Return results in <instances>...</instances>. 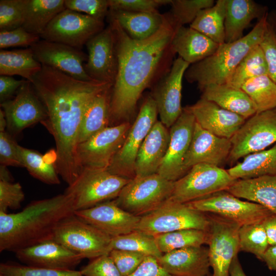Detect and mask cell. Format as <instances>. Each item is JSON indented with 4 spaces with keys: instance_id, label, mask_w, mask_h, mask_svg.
Returning <instances> with one entry per match:
<instances>
[{
    "instance_id": "obj_1",
    "label": "cell",
    "mask_w": 276,
    "mask_h": 276,
    "mask_svg": "<svg viewBox=\"0 0 276 276\" xmlns=\"http://www.w3.org/2000/svg\"><path fill=\"white\" fill-rule=\"evenodd\" d=\"M31 83L47 112L41 124L55 141L57 172L70 185L82 170L77 148L84 115L94 98L113 85L80 80L44 65Z\"/></svg>"
},
{
    "instance_id": "obj_2",
    "label": "cell",
    "mask_w": 276,
    "mask_h": 276,
    "mask_svg": "<svg viewBox=\"0 0 276 276\" xmlns=\"http://www.w3.org/2000/svg\"><path fill=\"white\" fill-rule=\"evenodd\" d=\"M118 61L117 73L111 89V122L127 121L134 113L142 93L149 87L169 53L177 29L168 15L160 29L151 37L135 40L118 22L110 18Z\"/></svg>"
},
{
    "instance_id": "obj_3",
    "label": "cell",
    "mask_w": 276,
    "mask_h": 276,
    "mask_svg": "<svg viewBox=\"0 0 276 276\" xmlns=\"http://www.w3.org/2000/svg\"><path fill=\"white\" fill-rule=\"evenodd\" d=\"M74 212L72 198L64 193L33 201L16 213L0 212V251L15 252L52 240L58 225Z\"/></svg>"
},
{
    "instance_id": "obj_4",
    "label": "cell",
    "mask_w": 276,
    "mask_h": 276,
    "mask_svg": "<svg viewBox=\"0 0 276 276\" xmlns=\"http://www.w3.org/2000/svg\"><path fill=\"white\" fill-rule=\"evenodd\" d=\"M268 20L267 14L239 40L219 44L211 55L191 64L185 74L186 80L190 83H196L200 90L211 84H226L241 60L260 44Z\"/></svg>"
},
{
    "instance_id": "obj_5",
    "label": "cell",
    "mask_w": 276,
    "mask_h": 276,
    "mask_svg": "<svg viewBox=\"0 0 276 276\" xmlns=\"http://www.w3.org/2000/svg\"><path fill=\"white\" fill-rule=\"evenodd\" d=\"M130 180L107 170L84 168L64 193L72 198L75 212L117 198Z\"/></svg>"
},
{
    "instance_id": "obj_6",
    "label": "cell",
    "mask_w": 276,
    "mask_h": 276,
    "mask_svg": "<svg viewBox=\"0 0 276 276\" xmlns=\"http://www.w3.org/2000/svg\"><path fill=\"white\" fill-rule=\"evenodd\" d=\"M174 183L158 173L135 176L124 186L114 201L125 211L142 217L170 198Z\"/></svg>"
},
{
    "instance_id": "obj_7",
    "label": "cell",
    "mask_w": 276,
    "mask_h": 276,
    "mask_svg": "<svg viewBox=\"0 0 276 276\" xmlns=\"http://www.w3.org/2000/svg\"><path fill=\"white\" fill-rule=\"evenodd\" d=\"M209 226L207 213L170 198L155 210L141 217L136 230L154 237L186 229L208 231Z\"/></svg>"
},
{
    "instance_id": "obj_8",
    "label": "cell",
    "mask_w": 276,
    "mask_h": 276,
    "mask_svg": "<svg viewBox=\"0 0 276 276\" xmlns=\"http://www.w3.org/2000/svg\"><path fill=\"white\" fill-rule=\"evenodd\" d=\"M111 238L73 214L58 225L52 240L83 259L92 260L109 254Z\"/></svg>"
},
{
    "instance_id": "obj_9",
    "label": "cell",
    "mask_w": 276,
    "mask_h": 276,
    "mask_svg": "<svg viewBox=\"0 0 276 276\" xmlns=\"http://www.w3.org/2000/svg\"><path fill=\"white\" fill-rule=\"evenodd\" d=\"M237 180L221 167L198 164L174 182L170 199L178 202L188 203L226 190Z\"/></svg>"
},
{
    "instance_id": "obj_10",
    "label": "cell",
    "mask_w": 276,
    "mask_h": 276,
    "mask_svg": "<svg viewBox=\"0 0 276 276\" xmlns=\"http://www.w3.org/2000/svg\"><path fill=\"white\" fill-rule=\"evenodd\" d=\"M158 111L152 96L146 97L131 125L125 140L107 169L111 173L132 179L135 177L139 150L148 133L157 121Z\"/></svg>"
},
{
    "instance_id": "obj_11",
    "label": "cell",
    "mask_w": 276,
    "mask_h": 276,
    "mask_svg": "<svg viewBox=\"0 0 276 276\" xmlns=\"http://www.w3.org/2000/svg\"><path fill=\"white\" fill-rule=\"evenodd\" d=\"M230 140L232 148L227 162L231 165L276 143V107L247 119Z\"/></svg>"
},
{
    "instance_id": "obj_12",
    "label": "cell",
    "mask_w": 276,
    "mask_h": 276,
    "mask_svg": "<svg viewBox=\"0 0 276 276\" xmlns=\"http://www.w3.org/2000/svg\"><path fill=\"white\" fill-rule=\"evenodd\" d=\"M186 203L197 211L217 215L241 226L263 222L273 214L259 204L242 200L226 190Z\"/></svg>"
},
{
    "instance_id": "obj_13",
    "label": "cell",
    "mask_w": 276,
    "mask_h": 276,
    "mask_svg": "<svg viewBox=\"0 0 276 276\" xmlns=\"http://www.w3.org/2000/svg\"><path fill=\"white\" fill-rule=\"evenodd\" d=\"M131 126L128 121L109 126L79 143L77 154L82 170H107L123 145Z\"/></svg>"
},
{
    "instance_id": "obj_14",
    "label": "cell",
    "mask_w": 276,
    "mask_h": 276,
    "mask_svg": "<svg viewBox=\"0 0 276 276\" xmlns=\"http://www.w3.org/2000/svg\"><path fill=\"white\" fill-rule=\"evenodd\" d=\"M104 26L103 21L65 8L50 22L40 37L80 50L92 37L103 30Z\"/></svg>"
},
{
    "instance_id": "obj_15",
    "label": "cell",
    "mask_w": 276,
    "mask_h": 276,
    "mask_svg": "<svg viewBox=\"0 0 276 276\" xmlns=\"http://www.w3.org/2000/svg\"><path fill=\"white\" fill-rule=\"evenodd\" d=\"M210 219L208 245L212 276H228L231 264L239 251L238 224L207 213Z\"/></svg>"
},
{
    "instance_id": "obj_16",
    "label": "cell",
    "mask_w": 276,
    "mask_h": 276,
    "mask_svg": "<svg viewBox=\"0 0 276 276\" xmlns=\"http://www.w3.org/2000/svg\"><path fill=\"white\" fill-rule=\"evenodd\" d=\"M196 121L186 108L169 130L170 139L166 155L157 173L166 179L175 182L187 173L184 162L189 150Z\"/></svg>"
},
{
    "instance_id": "obj_17",
    "label": "cell",
    "mask_w": 276,
    "mask_h": 276,
    "mask_svg": "<svg viewBox=\"0 0 276 276\" xmlns=\"http://www.w3.org/2000/svg\"><path fill=\"white\" fill-rule=\"evenodd\" d=\"M1 107L5 113L7 128L13 134H18L26 128L41 123L47 118L45 107L28 80L13 99L1 103Z\"/></svg>"
},
{
    "instance_id": "obj_18",
    "label": "cell",
    "mask_w": 276,
    "mask_h": 276,
    "mask_svg": "<svg viewBox=\"0 0 276 276\" xmlns=\"http://www.w3.org/2000/svg\"><path fill=\"white\" fill-rule=\"evenodd\" d=\"M87 60L84 69L94 81L113 84L118 68L115 38L109 25L86 43Z\"/></svg>"
},
{
    "instance_id": "obj_19",
    "label": "cell",
    "mask_w": 276,
    "mask_h": 276,
    "mask_svg": "<svg viewBox=\"0 0 276 276\" xmlns=\"http://www.w3.org/2000/svg\"><path fill=\"white\" fill-rule=\"evenodd\" d=\"M35 59L48 66L82 81H94L84 69L87 55L81 50L68 45L40 40L30 47Z\"/></svg>"
},
{
    "instance_id": "obj_20",
    "label": "cell",
    "mask_w": 276,
    "mask_h": 276,
    "mask_svg": "<svg viewBox=\"0 0 276 276\" xmlns=\"http://www.w3.org/2000/svg\"><path fill=\"white\" fill-rule=\"evenodd\" d=\"M190 65L178 57L152 95L156 104L160 121L168 128L173 125L182 112V79Z\"/></svg>"
},
{
    "instance_id": "obj_21",
    "label": "cell",
    "mask_w": 276,
    "mask_h": 276,
    "mask_svg": "<svg viewBox=\"0 0 276 276\" xmlns=\"http://www.w3.org/2000/svg\"><path fill=\"white\" fill-rule=\"evenodd\" d=\"M83 221L114 237L136 230L141 217L131 214L119 206L114 200L91 208L75 211Z\"/></svg>"
},
{
    "instance_id": "obj_22",
    "label": "cell",
    "mask_w": 276,
    "mask_h": 276,
    "mask_svg": "<svg viewBox=\"0 0 276 276\" xmlns=\"http://www.w3.org/2000/svg\"><path fill=\"white\" fill-rule=\"evenodd\" d=\"M232 148L230 139L214 135L195 122L184 167L187 173L198 164L221 167L227 162Z\"/></svg>"
},
{
    "instance_id": "obj_23",
    "label": "cell",
    "mask_w": 276,
    "mask_h": 276,
    "mask_svg": "<svg viewBox=\"0 0 276 276\" xmlns=\"http://www.w3.org/2000/svg\"><path fill=\"white\" fill-rule=\"evenodd\" d=\"M15 253L16 258L26 265L55 269H75L83 259L53 240L20 249Z\"/></svg>"
},
{
    "instance_id": "obj_24",
    "label": "cell",
    "mask_w": 276,
    "mask_h": 276,
    "mask_svg": "<svg viewBox=\"0 0 276 276\" xmlns=\"http://www.w3.org/2000/svg\"><path fill=\"white\" fill-rule=\"evenodd\" d=\"M204 129L218 136L231 139L246 119L226 110L216 103L200 98L186 107Z\"/></svg>"
},
{
    "instance_id": "obj_25",
    "label": "cell",
    "mask_w": 276,
    "mask_h": 276,
    "mask_svg": "<svg viewBox=\"0 0 276 276\" xmlns=\"http://www.w3.org/2000/svg\"><path fill=\"white\" fill-rule=\"evenodd\" d=\"M159 264L175 276H206L211 268L208 248L202 246L176 249L157 259Z\"/></svg>"
},
{
    "instance_id": "obj_26",
    "label": "cell",
    "mask_w": 276,
    "mask_h": 276,
    "mask_svg": "<svg viewBox=\"0 0 276 276\" xmlns=\"http://www.w3.org/2000/svg\"><path fill=\"white\" fill-rule=\"evenodd\" d=\"M170 139V131L157 121L148 133L137 154L135 176L157 173L166 155Z\"/></svg>"
},
{
    "instance_id": "obj_27",
    "label": "cell",
    "mask_w": 276,
    "mask_h": 276,
    "mask_svg": "<svg viewBox=\"0 0 276 276\" xmlns=\"http://www.w3.org/2000/svg\"><path fill=\"white\" fill-rule=\"evenodd\" d=\"M219 45L202 33L185 26L176 29L171 43L172 52L190 65L211 55Z\"/></svg>"
},
{
    "instance_id": "obj_28",
    "label": "cell",
    "mask_w": 276,
    "mask_h": 276,
    "mask_svg": "<svg viewBox=\"0 0 276 276\" xmlns=\"http://www.w3.org/2000/svg\"><path fill=\"white\" fill-rule=\"evenodd\" d=\"M267 8L252 0H227L224 20L225 42L242 38L244 30L255 19L267 15Z\"/></svg>"
},
{
    "instance_id": "obj_29",
    "label": "cell",
    "mask_w": 276,
    "mask_h": 276,
    "mask_svg": "<svg viewBox=\"0 0 276 276\" xmlns=\"http://www.w3.org/2000/svg\"><path fill=\"white\" fill-rule=\"evenodd\" d=\"M226 191L237 197L259 204L276 214V176L237 179Z\"/></svg>"
},
{
    "instance_id": "obj_30",
    "label": "cell",
    "mask_w": 276,
    "mask_h": 276,
    "mask_svg": "<svg viewBox=\"0 0 276 276\" xmlns=\"http://www.w3.org/2000/svg\"><path fill=\"white\" fill-rule=\"evenodd\" d=\"M110 18L116 20L127 35L135 40L147 39L162 27L166 16L156 12L109 11Z\"/></svg>"
},
{
    "instance_id": "obj_31",
    "label": "cell",
    "mask_w": 276,
    "mask_h": 276,
    "mask_svg": "<svg viewBox=\"0 0 276 276\" xmlns=\"http://www.w3.org/2000/svg\"><path fill=\"white\" fill-rule=\"evenodd\" d=\"M201 90V98L212 101L246 120L257 113L252 101L240 89L222 84L209 85Z\"/></svg>"
},
{
    "instance_id": "obj_32",
    "label": "cell",
    "mask_w": 276,
    "mask_h": 276,
    "mask_svg": "<svg viewBox=\"0 0 276 276\" xmlns=\"http://www.w3.org/2000/svg\"><path fill=\"white\" fill-rule=\"evenodd\" d=\"M111 89L108 88L98 94L89 104L80 125L78 144L109 126Z\"/></svg>"
},
{
    "instance_id": "obj_33",
    "label": "cell",
    "mask_w": 276,
    "mask_h": 276,
    "mask_svg": "<svg viewBox=\"0 0 276 276\" xmlns=\"http://www.w3.org/2000/svg\"><path fill=\"white\" fill-rule=\"evenodd\" d=\"M235 179L276 176V144L271 148L250 153L227 170Z\"/></svg>"
},
{
    "instance_id": "obj_34",
    "label": "cell",
    "mask_w": 276,
    "mask_h": 276,
    "mask_svg": "<svg viewBox=\"0 0 276 276\" xmlns=\"http://www.w3.org/2000/svg\"><path fill=\"white\" fill-rule=\"evenodd\" d=\"M41 68L31 48L0 51V75H18L31 82Z\"/></svg>"
},
{
    "instance_id": "obj_35",
    "label": "cell",
    "mask_w": 276,
    "mask_h": 276,
    "mask_svg": "<svg viewBox=\"0 0 276 276\" xmlns=\"http://www.w3.org/2000/svg\"><path fill=\"white\" fill-rule=\"evenodd\" d=\"M65 0H28L22 27L40 35L50 22L66 8Z\"/></svg>"
},
{
    "instance_id": "obj_36",
    "label": "cell",
    "mask_w": 276,
    "mask_h": 276,
    "mask_svg": "<svg viewBox=\"0 0 276 276\" xmlns=\"http://www.w3.org/2000/svg\"><path fill=\"white\" fill-rule=\"evenodd\" d=\"M226 2L217 0L213 6L202 10L190 27L219 44L224 43Z\"/></svg>"
},
{
    "instance_id": "obj_37",
    "label": "cell",
    "mask_w": 276,
    "mask_h": 276,
    "mask_svg": "<svg viewBox=\"0 0 276 276\" xmlns=\"http://www.w3.org/2000/svg\"><path fill=\"white\" fill-rule=\"evenodd\" d=\"M157 247L163 254L176 249L208 244V231L186 229L154 236Z\"/></svg>"
},
{
    "instance_id": "obj_38",
    "label": "cell",
    "mask_w": 276,
    "mask_h": 276,
    "mask_svg": "<svg viewBox=\"0 0 276 276\" xmlns=\"http://www.w3.org/2000/svg\"><path fill=\"white\" fill-rule=\"evenodd\" d=\"M262 75H268V68L264 53L259 44L241 60L226 84L240 89L247 80Z\"/></svg>"
},
{
    "instance_id": "obj_39",
    "label": "cell",
    "mask_w": 276,
    "mask_h": 276,
    "mask_svg": "<svg viewBox=\"0 0 276 276\" xmlns=\"http://www.w3.org/2000/svg\"><path fill=\"white\" fill-rule=\"evenodd\" d=\"M257 108V113L276 107V84L268 75L247 80L241 86Z\"/></svg>"
},
{
    "instance_id": "obj_40",
    "label": "cell",
    "mask_w": 276,
    "mask_h": 276,
    "mask_svg": "<svg viewBox=\"0 0 276 276\" xmlns=\"http://www.w3.org/2000/svg\"><path fill=\"white\" fill-rule=\"evenodd\" d=\"M19 155L30 174L49 185H59L60 180L55 165L46 160L40 153L18 145Z\"/></svg>"
},
{
    "instance_id": "obj_41",
    "label": "cell",
    "mask_w": 276,
    "mask_h": 276,
    "mask_svg": "<svg viewBox=\"0 0 276 276\" xmlns=\"http://www.w3.org/2000/svg\"><path fill=\"white\" fill-rule=\"evenodd\" d=\"M110 249V251L120 249L134 251L156 259L163 255L157 247L154 237L138 230L112 237Z\"/></svg>"
},
{
    "instance_id": "obj_42",
    "label": "cell",
    "mask_w": 276,
    "mask_h": 276,
    "mask_svg": "<svg viewBox=\"0 0 276 276\" xmlns=\"http://www.w3.org/2000/svg\"><path fill=\"white\" fill-rule=\"evenodd\" d=\"M239 240L240 251L254 254L260 260L269 246L263 222L241 226Z\"/></svg>"
},
{
    "instance_id": "obj_43",
    "label": "cell",
    "mask_w": 276,
    "mask_h": 276,
    "mask_svg": "<svg viewBox=\"0 0 276 276\" xmlns=\"http://www.w3.org/2000/svg\"><path fill=\"white\" fill-rule=\"evenodd\" d=\"M215 3L214 0H171V12L169 16L177 28L190 25L202 10Z\"/></svg>"
},
{
    "instance_id": "obj_44",
    "label": "cell",
    "mask_w": 276,
    "mask_h": 276,
    "mask_svg": "<svg viewBox=\"0 0 276 276\" xmlns=\"http://www.w3.org/2000/svg\"><path fill=\"white\" fill-rule=\"evenodd\" d=\"M0 273L6 276H83L80 270L44 268L11 263H1Z\"/></svg>"
},
{
    "instance_id": "obj_45",
    "label": "cell",
    "mask_w": 276,
    "mask_h": 276,
    "mask_svg": "<svg viewBox=\"0 0 276 276\" xmlns=\"http://www.w3.org/2000/svg\"><path fill=\"white\" fill-rule=\"evenodd\" d=\"M28 0L0 1V31L22 27Z\"/></svg>"
},
{
    "instance_id": "obj_46",
    "label": "cell",
    "mask_w": 276,
    "mask_h": 276,
    "mask_svg": "<svg viewBox=\"0 0 276 276\" xmlns=\"http://www.w3.org/2000/svg\"><path fill=\"white\" fill-rule=\"evenodd\" d=\"M65 7L104 21L109 11L108 0H65Z\"/></svg>"
},
{
    "instance_id": "obj_47",
    "label": "cell",
    "mask_w": 276,
    "mask_h": 276,
    "mask_svg": "<svg viewBox=\"0 0 276 276\" xmlns=\"http://www.w3.org/2000/svg\"><path fill=\"white\" fill-rule=\"evenodd\" d=\"M171 0H108L109 11L134 12H156L163 5L170 4Z\"/></svg>"
},
{
    "instance_id": "obj_48",
    "label": "cell",
    "mask_w": 276,
    "mask_h": 276,
    "mask_svg": "<svg viewBox=\"0 0 276 276\" xmlns=\"http://www.w3.org/2000/svg\"><path fill=\"white\" fill-rule=\"evenodd\" d=\"M108 255L123 276L133 273L147 257L141 253L120 249H112Z\"/></svg>"
},
{
    "instance_id": "obj_49",
    "label": "cell",
    "mask_w": 276,
    "mask_h": 276,
    "mask_svg": "<svg viewBox=\"0 0 276 276\" xmlns=\"http://www.w3.org/2000/svg\"><path fill=\"white\" fill-rule=\"evenodd\" d=\"M24 198L25 194L19 182L0 180V212L7 213L9 209H19Z\"/></svg>"
},
{
    "instance_id": "obj_50",
    "label": "cell",
    "mask_w": 276,
    "mask_h": 276,
    "mask_svg": "<svg viewBox=\"0 0 276 276\" xmlns=\"http://www.w3.org/2000/svg\"><path fill=\"white\" fill-rule=\"evenodd\" d=\"M38 35L31 33L22 27L9 31H0V48L31 47L40 40Z\"/></svg>"
},
{
    "instance_id": "obj_51",
    "label": "cell",
    "mask_w": 276,
    "mask_h": 276,
    "mask_svg": "<svg viewBox=\"0 0 276 276\" xmlns=\"http://www.w3.org/2000/svg\"><path fill=\"white\" fill-rule=\"evenodd\" d=\"M268 68V76L276 84V31L269 20L260 43Z\"/></svg>"
},
{
    "instance_id": "obj_52",
    "label": "cell",
    "mask_w": 276,
    "mask_h": 276,
    "mask_svg": "<svg viewBox=\"0 0 276 276\" xmlns=\"http://www.w3.org/2000/svg\"><path fill=\"white\" fill-rule=\"evenodd\" d=\"M18 145L6 131L0 132L1 165L24 167L18 149Z\"/></svg>"
},
{
    "instance_id": "obj_53",
    "label": "cell",
    "mask_w": 276,
    "mask_h": 276,
    "mask_svg": "<svg viewBox=\"0 0 276 276\" xmlns=\"http://www.w3.org/2000/svg\"><path fill=\"white\" fill-rule=\"evenodd\" d=\"M80 270L83 276H123L109 255L91 260Z\"/></svg>"
},
{
    "instance_id": "obj_54",
    "label": "cell",
    "mask_w": 276,
    "mask_h": 276,
    "mask_svg": "<svg viewBox=\"0 0 276 276\" xmlns=\"http://www.w3.org/2000/svg\"><path fill=\"white\" fill-rule=\"evenodd\" d=\"M129 276H175L161 266L157 259L147 256L138 268Z\"/></svg>"
},
{
    "instance_id": "obj_55",
    "label": "cell",
    "mask_w": 276,
    "mask_h": 276,
    "mask_svg": "<svg viewBox=\"0 0 276 276\" xmlns=\"http://www.w3.org/2000/svg\"><path fill=\"white\" fill-rule=\"evenodd\" d=\"M27 80H16L12 76H0L1 103L11 99L14 94L26 82Z\"/></svg>"
},
{
    "instance_id": "obj_56",
    "label": "cell",
    "mask_w": 276,
    "mask_h": 276,
    "mask_svg": "<svg viewBox=\"0 0 276 276\" xmlns=\"http://www.w3.org/2000/svg\"><path fill=\"white\" fill-rule=\"evenodd\" d=\"M263 224L267 236L269 246L276 244V214L266 218Z\"/></svg>"
},
{
    "instance_id": "obj_57",
    "label": "cell",
    "mask_w": 276,
    "mask_h": 276,
    "mask_svg": "<svg viewBox=\"0 0 276 276\" xmlns=\"http://www.w3.org/2000/svg\"><path fill=\"white\" fill-rule=\"evenodd\" d=\"M261 261L271 270H276V244L270 245L264 254Z\"/></svg>"
},
{
    "instance_id": "obj_58",
    "label": "cell",
    "mask_w": 276,
    "mask_h": 276,
    "mask_svg": "<svg viewBox=\"0 0 276 276\" xmlns=\"http://www.w3.org/2000/svg\"><path fill=\"white\" fill-rule=\"evenodd\" d=\"M228 276H247L243 271L238 256L234 258L231 264Z\"/></svg>"
},
{
    "instance_id": "obj_59",
    "label": "cell",
    "mask_w": 276,
    "mask_h": 276,
    "mask_svg": "<svg viewBox=\"0 0 276 276\" xmlns=\"http://www.w3.org/2000/svg\"><path fill=\"white\" fill-rule=\"evenodd\" d=\"M0 180L12 182L13 177L10 172L7 169V167L1 165L0 167Z\"/></svg>"
},
{
    "instance_id": "obj_60",
    "label": "cell",
    "mask_w": 276,
    "mask_h": 276,
    "mask_svg": "<svg viewBox=\"0 0 276 276\" xmlns=\"http://www.w3.org/2000/svg\"><path fill=\"white\" fill-rule=\"evenodd\" d=\"M7 127V121L3 110L0 109V132L6 131Z\"/></svg>"
},
{
    "instance_id": "obj_61",
    "label": "cell",
    "mask_w": 276,
    "mask_h": 276,
    "mask_svg": "<svg viewBox=\"0 0 276 276\" xmlns=\"http://www.w3.org/2000/svg\"><path fill=\"white\" fill-rule=\"evenodd\" d=\"M270 22L272 25L273 27L276 29V10H274L271 14V21Z\"/></svg>"
},
{
    "instance_id": "obj_62",
    "label": "cell",
    "mask_w": 276,
    "mask_h": 276,
    "mask_svg": "<svg viewBox=\"0 0 276 276\" xmlns=\"http://www.w3.org/2000/svg\"><path fill=\"white\" fill-rule=\"evenodd\" d=\"M0 276H6V275H4V274H3V273H0Z\"/></svg>"
},
{
    "instance_id": "obj_63",
    "label": "cell",
    "mask_w": 276,
    "mask_h": 276,
    "mask_svg": "<svg viewBox=\"0 0 276 276\" xmlns=\"http://www.w3.org/2000/svg\"><path fill=\"white\" fill-rule=\"evenodd\" d=\"M206 276H212V274H210L208 275H206Z\"/></svg>"
},
{
    "instance_id": "obj_64",
    "label": "cell",
    "mask_w": 276,
    "mask_h": 276,
    "mask_svg": "<svg viewBox=\"0 0 276 276\" xmlns=\"http://www.w3.org/2000/svg\"><path fill=\"white\" fill-rule=\"evenodd\" d=\"M276 271V270H275Z\"/></svg>"
}]
</instances>
